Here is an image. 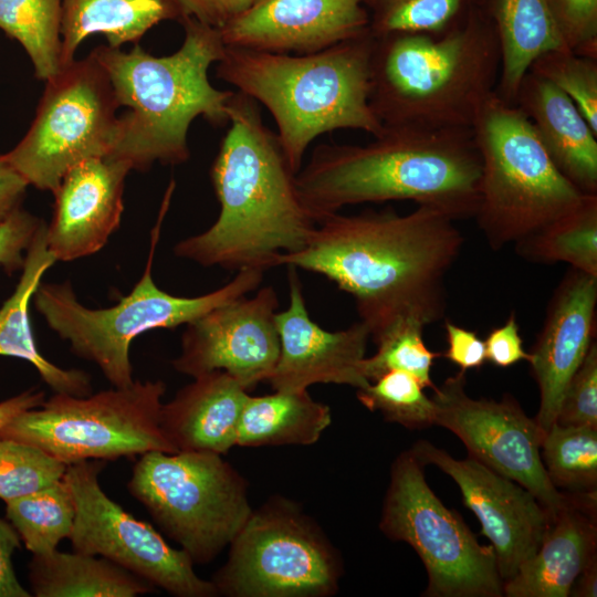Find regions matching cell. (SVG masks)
Listing matches in <instances>:
<instances>
[{"label":"cell","instance_id":"25","mask_svg":"<svg viewBox=\"0 0 597 597\" xmlns=\"http://www.w3.org/2000/svg\"><path fill=\"white\" fill-rule=\"evenodd\" d=\"M43 221L29 245L20 280L0 308V356L23 359L36 369L42 380L55 392L72 396L92 394L90 376L81 369H64L46 359L33 337L29 305L44 273L56 261L49 251Z\"/></svg>","mask_w":597,"mask_h":597},{"label":"cell","instance_id":"36","mask_svg":"<svg viewBox=\"0 0 597 597\" xmlns=\"http://www.w3.org/2000/svg\"><path fill=\"white\" fill-rule=\"evenodd\" d=\"M421 383L411 374L390 370L357 389V398L370 411H379L386 421L409 429L434 425L436 407Z\"/></svg>","mask_w":597,"mask_h":597},{"label":"cell","instance_id":"47","mask_svg":"<svg viewBox=\"0 0 597 597\" xmlns=\"http://www.w3.org/2000/svg\"><path fill=\"white\" fill-rule=\"evenodd\" d=\"M45 400L44 391L29 389L0 402V430L17 415L36 408Z\"/></svg>","mask_w":597,"mask_h":597},{"label":"cell","instance_id":"20","mask_svg":"<svg viewBox=\"0 0 597 597\" xmlns=\"http://www.w3.org/2000/svg\"><path fill=\"white\" fill-rule=\"evenodd\" d=\"M130 166L111 156L75 165L54 190L46 224L49 251L56 261H73L100 251L121 223L124 182Z\"/></svg>","mask_w":597,"mask_h":597},{"label":"cell","instance_id":"42","mask_svg":"<svg viewBox=\"0 0 597 597\" xmlns=\"http://www.w3.org/2000/svg\"><path fill=\"white\" fill-rule=\"evenodd\" d=\"M484 345L486 360L498 367H509L531 359V354L524 349L514 312H511L503 325L489 333Z\"/></svg>","mask_w":597,"mask_h":597},{"label":"cell","instance_id":"34","mask_svg":"<svg viewBox=\"0 0 597 597\" xmlns=\"http://www.w3.org/2000/svg\"><path fill=\"white\" fill-rule=\"evenodd\" d=\"M473 0H365L374 38L391 33L439 34L455 24Z\"/></svg>","mask_w":597,"mask_h":597},{"label":"cell","instance_id":"35","mask_svg":"<svg viewBox=\"0 0 597 597\" xmlns=\"http://www.w3.org/2000/svg\"><path fill=\"white\" fill-rule=\"evenodd\" d=\"M426 326L413 318H402L384 331L374 343L376 353L363 360V374L370 383L390 370L413 375L425 388L434 389L430 371L441 356L430 350L422 337Z\"/></svg>","mask_w":597,"mask_h":597},{"label":"cell","instance_id":"28","mask_svg":"<svg viewBox=\"0 0 597 597\" xmlns=\"http://www.w3.org/2000/svg\"><path fill=\"white\" fill-rule=\"evenodd\" d=\"M29 580L36 597H135L157 590L104 557L75 551L33 555Z\"/></svg>","mask_w":597,"mask_h":597},{"label":"cell","instance_id":"6","mask_svg":"<svg viewBox=\"0 0 597 597\" xmlns=\"http://www.w3.org/2000/svg\"><path fill=\"white\" fill-rule=\"evenodd\" d=\"M373 45L368 32L300 55L226 46L216 73L268 108L297 174L307 147L324 133L359 129L374 137L383 132L369 102Z\"/></svg>","mask_w":597,"mask_h":597},{"label":"cell","instance_id":"8","mask_svg":"<svg viewBox=\"0 0 597 597\" xmlns=\"http://www.w3.org/2000/svg\"><path fill=\"white\" fill-rule=\"evenodd\" d=\"M471 128L481 158L474 219L493 250L534 233L587 195L556 168L525 114L495 91Z\"/></svg>","mask_w":597,"mask_h":597},{"label":"cell","instance_id":"14","mask_svg":"<svg viewBox=\"0 0 597 597\" xmlns=\"http://www.w3.org/2000/svg\"><path fill=\"white\" fill-rule=\"evenodd\" d=\"M105 465L106 461L86 460L66 467L63 478L75 503L69 537L73 551L104 557L172 596H218L185 551L170 546L153 525L104 492L98 476Z\"/></svg>","mask_w":597,"mask_h":597},{"label":"cell","instance_id":"44","mask_svg":"<svg viewBox=\"0 0 597 597\" xmlns=\"http://www.w3.org/2000/svg\"><path fill=\"white\" fill-rule=\"evenodd\" d=\"M254 0H178L182 17L213 27L222 28L248 9ZM181 20V19H180Z\"/></svg>","mask_w":597,"mask_h":597},{"label":"cell","instance_id":"40","mask_svg":"<svg viewBox=\"0 0 597 597\" xmlns=\"http://www.w3.org/2000/svg\"><path fill=\"white\" fill-rule=\"evenodd\" d=\"M567 50L597 59V0H546Z\"/></svg>","mask_w":597,"mask_h":597},{"label":"cell","instance_id":"41","mask_svg":"<svg viewBox=\"0 0 597 597\" xmlns=\"http://www.w3.org/2000/svg\"><path fill=\"white\" fill-rule=\"evenodd\" d=\"M42 222L21 207L0 222V266L7 273L22 269L27 250Z\"/></svg>","mask_w":597,"mask_h":597},{"label":"cell","instance_id":"11","mask_svg":"<svg viewBox=\"0 0 597 597\" xmlns=\"http://www.w3.org/2000/svg\"><path fill=\"white\" fill-rule=\"evenodd\" d=\"M411 452L395 460L379 527L408 543L428 574L427 597H501L493 547L481 545L462 517L449 510L428 485Z\"/></svg>","mask_w":597,"mask_h":597},{"label":"cell","instance_id":"22","mask_svg":"<svg viewBox=\"0 0 597 597\" xmlns=\"http://www.w3.org/2000/svg\"><path fill=\"white\" fill-rule=\"evenodd\" d=\"M596 493H567L535 554L503 583L506 597H567L596 556Z\"/></svg>","mask_w":597,"mask_h":597},{"label":"cell","instance_id":"16","mask_svg":"<svg viewBox=\"0 0 597 597\" xmlns=\"http://www.w3.org/2000/svg\"><path fill=\"white\" fill-rule=\"evenodd\" d=\"M279 300L272 286L227 302L186 324L180 354L171 365L192 378L214 370L247 391L268 381L280 355L275 323Z\"/></svg>","mask_w":597,"mask_h":597},{"label":"cell","instance_id":"43","mask_svg":"<svg viewBox=\"0 0 597 597\" xmlns=\"http://www.w3.org/2000/svg\"><path fill=\"white\" fill-rule=\"evenodd\" d=\"M448 347L443 356L462 371L480 368L486 360L485 345L478 334L454 323H444Z\"/></svg>","mask_w":597,"mask_h":597},{"label":"cell","instance_id":"19","mask_svg":"<svg viewBox=\"0 0 597 597\" xmlns=\"http://www.w3.org/2000/svg\"><path fill=\"white\" fill-rule=\"evenodd\" d=\"M226 46L307 54L369 32L365 0H254L218 29Z\"/></svg>","mask_w":597,"mask_h":597},{"label":"cell","instance_id":"15","mask_svg":"<svg viewBox=\"0 0 597 597\" xmlns=\"http://www.w3.org/2000/svg\"><path fill=\"white\" fill-rule=\"evenodd\" d=\"M431 399L434 425L453 432L469 457L527 489L551 519L565 504L567 493L551 482L541 455L545 431L517 401L473 399L465 392V371L460 370L436 386Z\"/></svg>","mask_w":597,"mask_h":597},{"label":"cell","instance_id":"46","mask_svg":"<svg viewBox=\"0 0 597 597\" xmlns=\"http://www.w3.org/2000/svg\"><path fill=\"white\" fill-rule=\"evenodd\" d=\"M27 181L0 155V222L21 207Z\"/></svg>","mask_w":597,"mask_h":597},{"label":"cell","instance_id":"23","mask_svg":"<svg viewBox=\"0 0 597 597\" xmlns=\"http://www.w3.org/2000/svg\"><path fill=\"white\" fill-rule=\"evenodd\" d=\"M249 391L226 371L193 378L163 404L160 426L176 451L226 454L237 446L239 420Z\"/></svg>","mask_w":597,"mask_h":597},{"label":"cell","instance_id":"21","mask_svg":"<svg viewBox=\"0 0 597 597\" xmlns=\"http://www.w3.org/2000/svg\"><path fill=\"white\" fill-rule=\"evenodd\" d=\"M597 276L569 268L555 290L531 354L540 391L536 422L546 432L556 422L565 388L595 337Z\"/></svg>","mask_w":597,"mask_h":597},{"label":"cell","instance_id":"7","mask_svg":"<svg viewBox=\"0 0 597 597\" xmlns=\"http://www.w3.org/2000/svg\"><path fill=\"white\" fill-rule=\"evenodd\" d=\"M174 188L171 181L151 230L144 273L117 304L105 308L86 307L69 282H41L33 295L34 305L48 326L70 343L76 356L94 363L113 387H126L134 381L129 348L137 336L151 329H172L188 324L256 290L263 280V271L240 270L223 286L195 297L171 295L157 286L151 276L153 261Z\"/></svg>","mask_w":597,"mask_h":597},{"label":"cell","instance_id":"24","mask_svg":"<svg viewBox=\"0 0 597 597\" xmlns=\"http://www.w3.org/2000/svg\"><path fill=\"white\" fill-rule=\"evenodd\" d=\"M514 105L528 118L561 174L582 192L597 195V133L574 102L548 81L527 72Z\"/></svg>","mask_w":597,"mask_h":597},{"label":"cell","instance_id":"38","mask_svg":"<svg viewBox=\"0 0 597 597\" xmlns=\"http://www.w3.org/2000/svg\"><path fill=\"white\" fill-rule=\"evenodd\" d=\"M528 72L566 94L597 133V59L554 50L540 55Z\"/></svg>","mask_w":597,"mask_h":597},{"label":"cell","instance_id":"29","mask_svg":"<svg viewBox=\"0 0 597 597\" xmlns=\"http://www.w3.org/2000/svg\"><path fill=\"white\" fill-rule=\"evenodd\" d=\"M331 422L329 407L314 400L307 389L248 395L239 420L237 446H308L318 441Z\"/></svg>","mask_w":597,"mask_h":597},{"label":"cell","instance_id":"4","mask_svg":"<svg viewBox=\"0 0 597 597\" xmlns=\"http://www.w3.org/2000/svg\"><path fill=\"white\" fill-rule=\"evenodd\" d=\"M185 39L178 51L154 56L140 45L129 52L100 45L92 51L104 69L119 106L118 135L111 157L132 169H148L154 163L179 165L190 153L187 134L198 116L213 125L228 123L232 91L213 87L208 78L226 45L218 29L192 17L180 20Z\"/></svg>","mask_w":597,"mask_h":597},{"label":"cell","instance_id":"3","mask_svg":"<svg viewBox=\"0 0 597 597\" xmlns=\"http://www.w3.org/2000/svg\"><path fill=\"white\" fill-rule=\"evenodd\" d=\"M481 158L472 128L384 125L365 145L322 144L296 174L315 219L365 202L413 201L454 221L474 218Z\"/></svg>","mask_w":597,"mask_h":597},{"label":"cell","instance_id":"32","mask_svg":"<svg viewBox=\"0 0 597 597\" xmlns=\"http://www.w3.org/2000/svg\"><path fill=\"white\" fill-rule=\"evenodd\" d=\"M6 513L25 548L32 555H43L70 537L75 503L62 478L45 489L6 502Z\"/></svg>","mask_w":597,"mask_h":597},{"label":"cell","instance_id":"30","mask_svg":"<svg viewBox=\"0 0 597 597\" xmlns=\"http://www.w3.org/2000/svg\"><path fill=\"white\" fill-rule=\"evenodd\" d=\"M514 244L526 261L564 262L597 276V195H586L576 208Z\"/></svg>","mask_w":597,"mask_h":597},{"label":"cell","instance_id":"18","mask_svg":"<svg viewBox=\"0 0 597 597\" xmlns=\"http://www.w3.org/2000/svg\"><path fill=\"white\" fill-rule=\"evenodd\" d=\"M287 266L289 305L276 312L280 355L268 381L274 390H306L314 384H369L363 374L368 327L358 321L341 331H326L312 321L305 305L298 269Z\"/></svg>","mask_w":597,"mask_h":597},{"label":"cell","instance_id":"31","mask_svg":"<svg viewBox=\"0 0 597 597\" xmlns=\"http://www.w3.org/2000/svg\"><path fill=\"white\" fill-rule=\"evenodd\" d=\"M62 14L63 0H0V29L22 45L45 82L63 69Z\"/></svg>","mask_w":597,"mask_h":597},{"label":"cell","instance_id":"33","mask_svg":"<svg viewBox=\"0 0 597 597\" xmlns=\"http://www.w3.org/2000/svg\"><path fill=\"white\" fill-rule=\"evenodd\" d=\"M545 471L556 489L596 493L597 428L554 422L541 446Z\"/></svg>","mask_w":597,"mask_h":597},{"label":"cell","instance_id":"9","mask_svg":"<svg viewBox=\"0 0 597 597\" xmlns=\"http://www.w3.org/2000/svg\"><path fill=\"white\" fill-rule=\"evenodd\" d=\"M127 490L193 564L213 561L253 511L244 478L211 452H146Z\"/></svg>","mask_w":597,"mask_h":597},{"label":"cell","instance_id":"39","mask_svg":"<svg viewBox=\"0 0 597 597\" xmlns=\"http://www.w3.org/2000/svg\"><path fill=\"white\" fill-rule=\"evenodd\" d=\"M556 422L597 428V344L594 341L569 379Z\"/></svg>","mask_w":597,"mask_h":597},{"label":"cell","instance_id":"5","mask_svg":"<svg viewBox=\"0 0 597 597\" xmlns=\"http://www.w3.org/2000/svg\"><path fill=\"white\" fill-rule=\"evenodd\" d=\"M500 51L488 12L470 7L439 34L374 38L370 105L384 125L471 128L495 91Z\"/></svg>","mask_w":597,"mask_h":597},{"label":"cell","instance_id":"1","mask_svg":"<svg viewBox=\"0 0 597 597\" xmlns=\"http://www.w3.org/2000/svg\"><path fill=\"white\" fill-rule=\"evenodd\" d=\"M463 237L448 214L418 206L358 214L327 213L307 244L280 254L277 265L321 274L350 294L373 341L402 318L425 326L444 316V280Z\"/></svg>","mask_w":597,"mask_h":597},{"label":"cell","instance_id":"13","mask_svg":"<svg viewBox=\"0 0 597 597\" xmlns=\"http://www.w3.org/2000/svg\"><path fill=\"white\" fill-rule=\"evenodd\" d=\"M118 107L111 82L91 52L46 82L29 130L3 158L28 185L53 193L72 167L112 153Z\"/></svg>","mask_w":597,"mask_h":597},{"label":"cell","instance_id":"17","mask_svg":"<svg viewBox=\"0 0 597 597\" xmlns=\"http://www.w3.org/2000/svg\"><path fill=\"white\" fill-rule=\"evenodd\" d=\"M409 451L421 465H436L458 484L494 549L503 583L512 578L542 542L551 521L546 509L527 489L469 455L455 459L427 440Z\"/></svg>","mask_w":597,"mask_h":597},{"label":"cell","instance_id":"12","mask_svg":"<svg viewBox=\"0 0 597 597\" xmlns=\"http://www.w3.org/2000/svg\"><path fill=\"white\" fill-rule=\"evenodd\" d=\"M211 579L228 597H327L338 589L342 564L323 532L285 499H271L229 544Z\"/></svg>","mask_w":597,"mask_h":597},{"label":"cell","instance_id":"26","mask_svg":"<svg viewBox=\"0 0 597 597\" xmlns=\"http://www.w3.org/2000/svg\"><path fill=\"white\" fill-rule=\"evenodd\" d=\"M500 72L495 92L514 104L521 82L542 54L566 49L546 0H491Z\"/></svg>","mask_w":597,"mask_h":597},{"label":"cell","instance_id":"45","mask_svg":"<svg viewBox=\"0 0 597 597\" xmlns=\"http://www.w3.org/2000/svg\"><path fill=\"white\" fill-rule=\"evenodd\" d=\"M20 547V536L11 525L0 519V597L32 596L18 580L12 557Z\"/></svg>","mask_w":597,"mask_h":597},{"label":"cell","instance_id":"2","mask_svg":"<svg viewBox=\"0 0 597 597\" xmlns=\"http://www.w3.org/2000/svg\"><path fill=\"white\" fill-rule=\"evenodd\" d=\"M228 122L210 170L219 216L203 232L179 241L174 253L203 266L265 272L280 254L302 250L316 222L258 102L233 92Z\"/></svg>","mask_w":597,"mask_h":597},{"label":"cell","instance_id":"48","mask_svg":"<svg viewBox=\"0 0 597 597\" xmlns=\"http://www.w3.org/2000/svg\"><path fill=\"white\" fill-rule=\"evenodd\" d=\"M570 595L576 597L597 596V558L589 563L577 577Z\"/></svg>","mask_w":597,"mask_h":597},{"label":"cell","instance_id":"37","mask_svg":"<svg viewBox=\"0 0 597 597\" xmlns=\"http://www.w3.org/2000/svg\"><path fill=\"white\" fill-rule=\"evenodd\" d=\"M66 464L41 449L0 437V499L14 500L60 481Z\"/></svg>","mask_w":597,"mask_h":597},{"label":"cell","instance_id":"10","mask_svg":"<svg viewBox=\"0 0 597 597\" xmlns=\"http://www.w3.org/2000/svg\"><path fill=\"white\" fill-rule=\"evenodd\" d=\"M165 392L163 380H134L87 396L55 394L17 415L0 437L32 444L66 465L177 452L160 426Z\"/></svg>","mask_w":597,"mask_h":597},{"label":"cell","instance_id":"27","mask_svg":"<svg viewBox=\"0 0 597 597\" xmlns=\"http://www.w3.org/2000/svg\"><path fill=\"white\" fill-rule=\"evenodd\" d=\"M182 18L178 0H63L61 62L75 59L78 45L91 34H104L108 46L138 40L165 20Z\"/></svg>","mask_w":597,"mask_h":597}]
</instances>
